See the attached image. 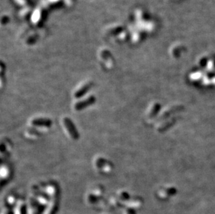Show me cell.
I'll return each instance as SVG.
<instances>
[{"label": "cell", "mask_w": 215, "mask_h": 214, "mask_svg": "<svg viewBox=\"0 0 215 214\" xmlns=\"http://www.w3.org/2000/svg\"><path fill=\"white\" fill-rule=\"evenodd\" d=\"M173 122H174V118H171V119H166V120L164 122H161L160 125L157 126V130L160 131H163L164 130H166L171 127V125H173Z\"/></svg>", "instance_id": "52a82bcc"}, {"label": "cell", "mask_w": 215, "mask_h": 214, "mask_svg": "<svg viewBox=\"0 0 215 214\" xmlns=\"http://www.w3.org/2000/svg\"><path fill=\"white\" fill-rule=\"evenodd\" d=\"M95 97L93 95H90L89 97L86 98V99L81 100V101L77 102L76 104H75L74 108L76 111H81L82 109H84L88 106H91L92 104L95 103Z\"/></svg>", "instance_id": "7a4b0ae2"}, {"label": "cell", "mask_w": 215, "mask_h": 214, "mask_svg": "<svg viewBox=\"0 0 215 214\" xmlns=\"http://www.w3.org/2000/svg\"><path fill=\"white\" fill-rule=\"evenodd\" d=\"M182 108V106L179 105V104H171V105H169L168 107H166L162 111V112L161 113L160 115V118L166 119V117H168L171 113L180 111Z\"/></svg>", "instance_id": "3957f363"}, {"label": "cell", "mask_w": 215, "mask_h": 214, "mask_svg": "<svg viewBox=\"0 0 215 214\" xmlns=\"http://www.w3.org/2000/svg\"><path fill=\"white\" fill-rule=\"evenodd\" d=\"M92 86V83L91 82L85 83L84 84L81 85L78 89L76 90L75 92L74 96L75 98H79L81 97L83 95H84L86 93H87L88 91L90 90Z\"/></svg>", "instance_id": "5b68a950"}, {"label": "cell", "mask_w": 215, "mask_h": 214, "mask_svg": "<svg viewBox=\"0 0 215 214\" xmlns=\"http://www.w3.org/2000/svg\"><path fill=\"white\" fill-rule=\"evenodd\" d=\"M63 124L66 129V131L68 132V135L70 136L72 139L76 140L79 138V133L77 131L76 127L74 125V124L72 121L70 120L68 117H64L63 120Z\"/></svg>", "instance_id": "6da1fadb"}, {"label": "cell", "mask_w": 215, "mask_h": 214, "mask_svg": "<svg viewBox=\"0 0 215 214\" xmlns=\"http://www.w3.org/2000/svg\"><path fill=\"white\" fill-rule=\"evenodd\" d=\"M160 105L159 103H154L152 104L148 110L147 111V118L148 119H152L157 115V113L160 110Z\"/></svg>", "instance_id": "8992f818"}, {"label": "cell", "mask_w": 215, "mask_h": 214, "mask_svg": "<svg viewBox=\"0 0 215 214\" xmlns=\"http://www.w3.org/2000/svg\"><path fill=\"white\" fill-rule=\"evenodd\" d=\"M31 125L39 127H49L52 125V120L46 117H36L31 121Z\"/></svg>", "instance_id": "277c9868"}]
</instances>
